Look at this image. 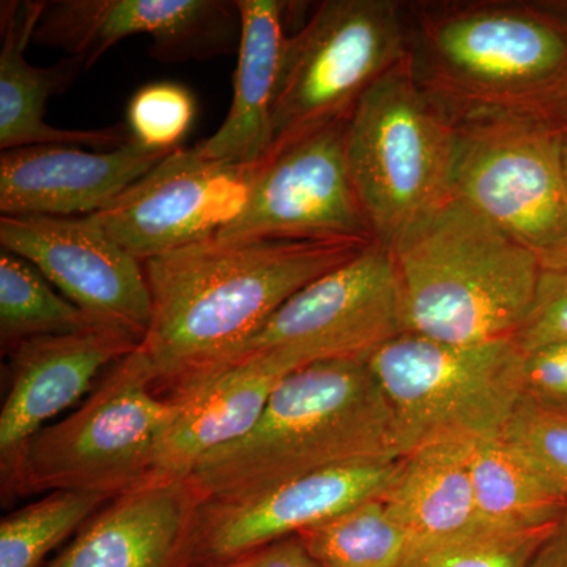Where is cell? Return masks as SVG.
<instances>
[{
    "label": "cell",
    "mask_w": 567,
    "mask_h": 567,
    "mask_svg": "<svg viewBox=\"0 0 567 567\" xmlns=\"http://www.w3.org/2000/svg\"><path fill=\"white\" fill-rule=\"evenodd\" d=\"M406 58L404 3L324 0L289 33L262 162L346 121L380 78Z\"/></svg>",
    "instance_id": "8"
},
{
    "label": "cell",
    "mask_w": 567,
    "mask_h": 567,
    "mask_svg": "<svg viewBox=\"0 0 567 567\" xmlns=\"http://www.w3.org/2000/svg\"><path fill=\"white\" fill-rule=\"evenodd\" d=\"M371 244L215 237L145 260L153 316L140 349L156 393L181 398L233 363L287 300Z\"/></svg>",
    "instance_id": "1"
},
{
    "label": "cell",
    "mask_w": 567,
    "mask_h": 567,
    "mask_svg": "<svg viewBox=\"0 0 567 567\" xmlns=\"http://www.w3.org/2000/svg\"><path fill=\"white\" fill-rule=\"evenodd\" d=\"M390 249L409 333L450 344L513 338L544 274L535 254L453 194Z\"/></svg>",
    "instance_id": "4"
},
{
    "label": "cell",
    "mask_w": 567,
    "mask_h": 567,
    "mask_svg": "<svg viewBox=\"0 0 567 567\" xmlns=\"http://www.w3.org/2000/svg\"><path fill=\"white\" fill-rule=\"evenodd\" d=\"M320 567H399L412 537L386 511L382 496L364 499L298 533Z\"/></svg>",
    "instance_id": "25"
},
{
    "label": "cell",
    "mask_w": 567,
    "mask_h": 567,
    "mask_svg": "<svg viewBox=\"0 0 567 567\" xmlns=\"http://www.w3.org/2000/svg\"><path fill=\"white\" fill-rule=\"evenodd\" d=\"M178 409L156 393L137 347L104 372L76 410L2 462L3 487L20 496L70 491L115 498L155 476L156 447Z\"/></svg>",
    "instance_id": "5"
},
{
    "label": "cell",
    "mask_w": 567,
    "mask_h": 567,
    "mask_svg": "<svg viewBox=\"0 0 567 567\" xmlns=\"http://www.w3.org/2000/svg\"><path fill=\"white\" fill-rule=\"evenodd\" d=\"M346 125L323 126L260 163L244 210L216 238L375 241L347 163Z\"/></svg>",
    "instance_id": "11"
},
{
    "label": "cell",
    "mask_w": 567,
    "mask_h": 567,
    "mask_svg": "<svg viewBox=\"0 0 567 567\" xmlns=\"http://www.w3.org/2000/svg\"><path fill=\"white\" fill-rule=\"evenodd\" d=\"M368 364L393 413L398 458L434 443L503 434L524 398V350L513 338L450 344L405 333Z\"/></svg>",
    "instance_id": "6"
},
{
    "label": "cell",
    "mask_w": 567,
    "mask_h": 567,
    "mask_svg": "<svg viewBox=\"0 0 567 567\" xmlns=\"http://www.w3.org/2000/svg\"><path fill=\"white\" fill-rule=\"evenodd\" d=\"M47 9L43 0L0 3V147L2 152L32 145H87L117 148L132 141L125 125L102 130H65L47 122L52 95L65 92L85 70L80 59L66 58L52 66L31 65L25 50Z\"/></svg>",
    "instance_id": "19"
},
{
    "label": "cell",
    "mask_w": 567,
    "mask_h": 567,
    "mask_svg": "<svg viewBox=\"0 0 567 567\" xmlns=\"http://www.w3.org/2000/svg\"><path fill=\"white\" fill-rule=\"evenodd\" d=\"M529 567H567V509L557 528L536 551Z\"/></svg>",
    "instance_id": "33"
},
{
    "label": "cell",
    "mask_w": 567,
    "mask_h": 567,
    "mask_svg": "<svg viewBox=\"0 0 567 567\" xmlns=\"http://www.w3.org/2000/svg\"><path fill=\"white\" fill-rule=\"evenodd\" d=\"M240 13V43L230 110L218 132L199 144L207 158L233 166L257 167L270 137L287 20L293 3L281 0H235Z\"/></svg>",
    "instance_id": "21"
},
{
    "label": "cell",
    "mask_w": 567,
    "mask_h": 567,
    "mask_svg": "<svg viewBox=\"0 0 567 567\" xmlns=\"http://www.w3.org/2000/svg\"><path fill=\"white\" fill-rule=\"evenodd\" d=\"M254 171L181 147L91 216L144 264L221 233L244 210Z\"/></svg>",
    "instance_id": "12"
},
{
    "label": "cell",
    "mask_w": 567,
    "mask_h": 567,
    "mask_svg": "<svg viewBox=\"0 0 567 567\" xmlns=\"http://www.w3.org/2000/svg\"><path fill=\"white\" fill-rule=\"evenodd\" d=\"M399 461L360 462L298 477L260 494L200 502L182 567L238 557L385 494Z\"/></svg>",
    "instance_id": "14"
},
{
    "label": "cell",
    "mask_w": 567,
    "mask_h": 567,
    "mask_svg": "<svg viewBox=\"0 0 567 567\" xmlns=\"http://www.w3.org/2000/svg\"><path fill=\"white\" fill-rule=\"evenodd\" d=\"M375 461H399L382 386L368 360L322 361L282 377L252 431L208 454L186 481L199 502L234 499Z\"/></svg>",
    "instance_id": "3"
},
{
    "label": "cell",
    "mask_w": 567,
    "mask_h": 567,
    "mask_svg": "<svg viewBox=\"0 0 567 567\" xmlns=\"http://www.w3.org/2000/svg\"><path fill=\"white\" fill-rule=\"evenodd\" d=\"M557 525L533 532L480 528L451 539L420 544L399 567H529Z\"/></svg>",
    "instance_id": "27"
},
{
    "label": "cell",
    "mask_w": 567,
    "mask_h": 567,
    "mask_svg": "<svg viewBox=\"0 0 567 567\" xmlns=\"http://www.w3.org/2000/svg\"><path fill=\"white\" fill-rule=\"evenodd\" d=\"M503 435L520 447L567 498V410L522 398Z\"/></svg>",
    "instance_id": "29"
},
{
    "label": "cell",
    "mask_w": 567,
    "mask_h": 567,
    "mask_svg": "<svg viewBox=\"0 0 567 567\" xmlns=\"http://www.w3.org/2000/svg\"><path fill=\"white\" fill-rule=\"evenodd\" d=\"M282 377L260 358H241L173 399L181 409L156 447L155 476L186 480L208 454L244 439Z\"/></svg>",
    "instance_id": "20"
},
{
    "label": "cell",
    "mask_w": 567,
    "mask_h": 567,
    "mask_svg": "<svg viewBox=\"0 0 567 567\" xmlns=\"http://www.w3.org/2000/svg\"><path fill=\"white\" fill-rule=\"evenodd\" d=\"M405 63L454 123L567 117V2L404 3Z\"/></svg>",
    "instance_id": "2"
},
{
    "label": "cell",
    "mask_w": 567,
    "mask_h": 567,
    "mask_svg": "<svg viewBox=\"0 0 567 567\" xmlns=\"http://www.w3.org/2000/svg\"><path fill=\"white\" fill-rule=\"evenodd\" d=\"M468 464L481 527L533 532L565 516V494L505 435L472 442Z\"/></svg>",
    "instance_id": "23"
},
{
    "label": "cell",
    "mask_w": 567,
    "mask_h": 567,
    "mask_svg": "<svg viewBox=\"0 0 567 567\" xmlns=\"http://www.w3.org/2000/svg\"><path fill=\"white\" fill-rule=\"evenodd\" d=\"M522 391L535 404L567 410V341L524 352Z\"/></svg>",
    "instance_id": "31"
},
{
    "label": "cell",
    "mask_w": 567,
    "mask_h": 567,
    "mask_svg": "<svg viewBox=\"0 0 567 567\" xmlns=\"http://www.w3.org/2000/svg\"><path fill=\"white\" fill-rule=\"evenodd\" d=\"M196 111V100L185 85L171 81L152 82L130 100L126 128L142 147L173 153L182 147Z\"/></svg>",
    "instance_id": "28"
},
{
    "label": "cell",
    "mask_w": 567,
    "mask_h": 567,
    "mask_svg": "<svg viewBox=\"0 0 567 567\" xmlns=\"http://www.w3.org/2000/svg\"><path fill=\"white\" fill-rule=\"evenodd\" d=\"M140 344L136 334L122 328L96 327L41 336L14 347L9 393L0 410V461L87 398L104 372Z\"/></svg>",
    "instance_id": "16"
},
{
    "label": "cell",
    "mask_w": 567,
    "mask_h": 567,
    "mask_svg": "<svg viewBox=\"0 0 567 567\" xmlns=\"http://www.w3.org/2000/svg\"><path fill=\"white\" fill-rule=\"evenodd\" d=\"M513 339L524 352L567 341V268L544 271L535 305Z\"/></svg>",
    "instance_id": "30"
},
{
    "label": "cell",
    "mask_w": 567,
    "mask_h": 567,
    "mask_svg": "<svg viewBox=\"0 0 567 567\" xmlns=\"http://www.w3.org/2000/svg\"><path fill=\"white\" fill-rule=\"evenodd\" d=\"M134 35L151 37L158 61H203L238 47L240 13L224 0H54L47 2L33 41L65 51L89 70Z\"/></svg>",
    "instance_id": "15"
},
{
    "label": "cell",
    "mask_w": 567,
    "mask_h": 567,
    "mask_svg": "<svg viewBox=\"0 0 567 567\" xmlns=\"http://www.w3.org/2000/svg\"><path fill=\"white\" fill-rule=\"evenodd\" d=\"M566 118L458 123L453 196L529 249L544 271L567 268Z\"/></svg>",
    "instance_id": "9"
},
{
    "label": "cell",
    "mask_w": 567,
    "mask_h": 567,
    "mask_svg": "<svg viewBox=\"0 0 567 567\" xmlns=\"http://www.w3.org/2000/svg\"><path fill=\"white\" fill-rule=\"evenodd\" d=\"M457 123L413 80L405 61L347 118L346 155L375 241L391 248L451 197Z\"/></svg>",
    "instance_id": "7"
},
{
    "label": "cell",
    "mask_w": 567,
    "mask_h": 567,
    "mask_svg": "<svg viewBox=\"0 0 567 567\" xmlns=\"http://www.w3.org/2000/svg\"><path fill=\"white\" fill-rule=\"evenodd\" d=\"M405 333L404 297L393 252L374 241L295 293L234 361L260 358L287 375L322 361L368 360Z\"/></svg>",
    "instance_id": "10"
},
{
    "label": "cell",
    "mask_w": 567,
    "mask_h": 567,
    "mask_svg": "<svg viewBox=\"0 0 567 567\" xmlns=\"http://www.w3.org/2000/svg\"><path fill=\"white\" fill-rule=\"evenodd\" d=\"M196 567H320L298 535L284 537L221 563Z\"/></svg>",
    "instance_id": "32"
},
{
    "label": "cell",
    "mask_w": 567,
    "mask_h": 567,
    "mask_svg": "<svg viewBox=\"0 0 567 567\" xmlns=\"http://www.w3.org/2000/svg\"><path fill=\"white\" fill-rule=\"evenodd\" d=\"M199 503L188 481L148 477L93 514L47 567H182Z\"/></svg>",
    "instance_id": "18"
},
{
    "label": "cell",
    "mask_w": 567,
    "mask_h": 567,
    "mask_svg": "<svg viewBox=\"0 0 567 567\" xmlns=\"http://www.w3.org/2000/svg\"><path fill=\"white\" fill-rule=\"evenodd\" d=\"M470 445L440 442L399 458L398 473L382 499L412 537L413 547L484 528L470 475Z\"/></svg>",
    "instance_id": "22"
},
{
    "label": "cell",
    "mask_w": 567,
    "mask_h": 567,
    "mask_svg": "<svg viewBox=\"0 0 567 567\" xmlns=\"http://www.w3.org/2000/svg\"><path fill=\"white\" fill-rule=\"evenodd\" d=\"M171 153L133 140L106 152L32 145L0 156L2 216L73 218L104 210Z\"/></svg>",
    "instance_id": "17"
},
{
    "label": "cell",
    "mask_w": 567,
    "mask_h": 567,
    "mask_svg": "<svg viewBox=\"0 0 567 567\" xmlns=\"http://www.w3.org/2000/svg\"><path fill=\"white\" fill-rule=\"evenodd\" d=\"M0 245L93 319L144 339L153 305L144 264L89 216H2Z\"/></svg>",
    "instance_id": "13"
},
{
    "label": "cell",
    "mask_w": 567,
    "mask_h": 567,
    "mask_svg": "<svg viewBox=\"0 0 567 567\" xmlns=\"http://www.w3.org/2000/svg\"><path fill=\"white\" fill-rule=\"evenodd\" d=\"M111 327L93 319L65 297L35 267L0 249V339L11 350L28 339ZM117 328V327H115Z\"/></svg>",
    "instance_id": "24"
},
{
    "label": "cell",
    "mask_w": 567,
    "mask_h": 567,
    "mask_svg": "<svg viewBox=\"0 0 567 567\" xmlns=\"http://www.w3.org/2000/svg\"><path fill=\"white\" fill-rule=\"evenodd\" d=\"M110 499L58 491L0 522V567H39L44 557L99 513Z\"/></svg>",
    "instance_id": "26"
},
{
    "label": "cell",
    "mask_w": 567,
    "mask_h": 567,
    "mask_svg": "<svg viewBox=\"0 0 567 567\" xmlns=\"http://www.w3.org/2000/svg\"><path fill=\"white\" fill-rule=\"evenodd\" d=\"M563 162H565V169L567 175V118L565 126H563Z\"/></svg>",
    "instance_id": "34"
}]
</instances>
